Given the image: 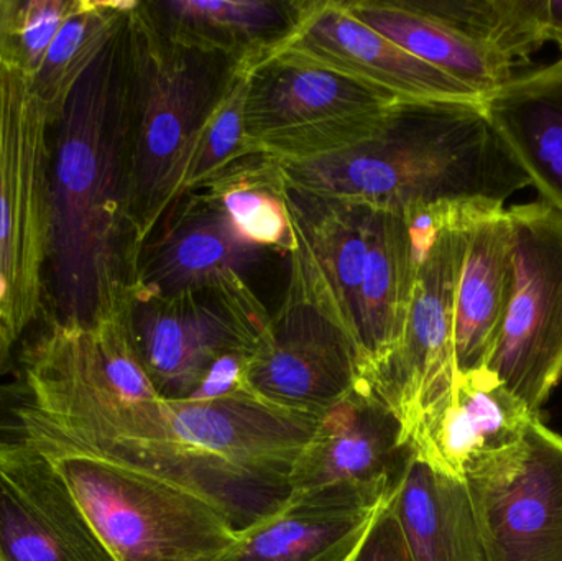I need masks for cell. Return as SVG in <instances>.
<instances>
[{
  "instance_id": "cell-1",
  "label": "cell",
  "mask_w": 562,
  "mask_h": 561,
  "mask_svg": "<svg viewBox=\"0 0 562 561\" xmlns=\"http://www.w3.org/2000/svg\"><path fill=\"white\" fill-rule=\"evenodd\" d=\"M128 13L49 121L52 234L40 319L58 325L114 315L134 285Z\"/></svg>"
},
{
  "instance_id": "cell-2",
  "label": "cell",
  "mask_w": 562,
  "mask_h": 561,
  "mask_svg": "<svg viewBox=\"0 0 562 561\" xmlns=\"http://www.w3.org/2000/svg\"><path fill=\"white\" fill-rule=\"evenodd\" d=\"M279 165L288 187L402 216L438 204L505 206L531 184L482 102H402L370 141L316 160Z\"/></svg>"
},
{
  "instance_id": "cell-3",
  "label": "cell",
  "mask_w": 562,
  "mask_h": 561,
  "mask_svg": "<svg viewBox=\"0 0 562 561\" xmlns=\"http://www.w3.org/2000/svg\"><path fill=\"white\" fill-rule=\"evenodd\" d=\"M319 415L288 411L250 389L217 401H165L154 440L94 457L140 468L216 504L244 532L290 497V474Z\"/></svg>"
},
{
  "instance_id": "cell-4",
  "label": "cell",
  "mask_w": 562,
  "mask_h": 561,
  "mask_svg": "<svg viewBox=\"0 0 562 561\" xmlns=\"http://www.w3.org/2000/svg\"><path fill=\"white\" fill-rule=\"evenodd\" d=\"M284 200L297 240L293 254L349 339L360 384L370 388L398 348L412 303L415 254L405 216L286 183Z\"/></svg>"
},
{
  "instance_id": "cell-5",
  "label": "cell",
  "mask_w": 562,
  "mask_h": 561,
  "mask_svg": "<svg viewBox=\"0 0 562 561\" xmlns=\"http://www.w3.org/2000/svg\"><path fill=\"white\" fill-rule=\"evenodd\" d=\"M131 38V217L138 249L180 201L198 135L223 98L236 63L170 42L140 0Z\"/></svg>"
},
{
  "instance_id": "cell-6",
  "label": "cell",
  "mask_w": 562,
  "mask_h": 561,
  "mask_svg": "<svg viewBox=\"0 0 562 561\" xmlns=\"http://www.w3.org/2000/svg\"><path fill=\"white\" fill-rule=\"evenodd\" d=\"M20 440L48 457L117 561H211L239 542L229 517L194 491L42 435Z\"/></svg>"
},
{
  "instance_id": "cell-7",
  "label": "cell",
  "mask_w": 562,
  "mask_h": 561,
  "mask_svg": "<svg viewBox=\"0 0 562 561\" xmlns=\"http://www.w3.org/2000/svg\"><path fill=\"white\" fill-rule=\"evenodd\" d=\"M49 115L26 76L0 65V336L42 318L52 234Z\"/></svg>"
},
{
  "instance_id": "cell-8",
  "label": "cell",
  "mask_w": 562,
  "mask_h": 561,
  "mask_svg": "<svg viewBox=\"0 0 562 561\" xmlns=\"http://www.w3.org/2000/svg\"><path fill=\"white\" fill-rule=\"evenodd\" d=\"M246 72L247 144L279 164L316 160L363 144L408 102L286 52Z\"/></svg>"
},
{
  "instance_id": "cell-9",
  "label": "cell",
  "mask_w": 562,
  "mask_h": 561,
  "mask_svg": "<svg viewBox=\"0 0 562 561\" xmlns=\"http://www.w3.org/2000/svg\"><path fill=\"white\" fill-rule=\"evenodd\" d=\"M474 204H438L405 214L415 254V282L405 332L370 389L398 418L409 440L425 415L458 379L456 289L465 244V216Z\"/></svg>"
},
{
  "instance_id": "cell-10",
  "label": "cell",
  "mask_w": 562,
  "mask_h": 561,
  "mask_svg": "<svg viewBox=\"0 0 562 561\" xmlns=\"http://www.w3.org/2000/svg\"><path fill=\"white\" fill-rule=\"evenodd\" d=\"M121 313L135 356L164 401L190 399L223 356H252L270 318L246 277L168 296L132 289Z\"/></svg>"
},
{
  "instance_id": "cell-11",
  "label": "cell",
  "mask_w": 562,
  "mask_h": 561,
  "mask_svg": "<svg viewBox=\"0 0 562 561\" xmlns=\"http://www.w3.org/2000/svg\"><path fill=\"white\" fill-rule=\"evenodd\" d=\"M507 214L510 299L487 369L540 414L562 379V214L543 201Z\"/></svg>"
},
{
  "instance_id": "cell-12",
  "label": "cell",
  "mask_w": 562,
  "mask_h": 561,
  "mask_svg": "<svg viewBox=\"0 0 562 561\" xmlns=\"http://www.w3.org/2000/svg\"><path fill=\"white\" fill-rule=\"evenodd\" d=\"M464 481L491 561H562V437L540 415Z\"/></svg>"
},
{
  "instance_id": "cell-13",
  "label": "cell",
  "mask_w": 562,
  "mask_h": 561,
  "mask_svg": "<svg viewBox=\"0 0 562 561\" xmlns=\"http://www.w3.org/2000/svg\"><path fill=\"white\" fill-rule=\"evenodd\" d=\"M290 257L286 293L247 362V385L277 407L321 415L360 384L359 368L349 339Z\"/></svg>"
},
{
  "instance_id": "cell-14",
  "label": "cell",
  "mask_w": 562,
  "mask_h": 561,
  "mask_svg": "<svg viewBox=\"0 0 562 561\" xmlns=\"http://www.w3.org/2000/svg\"><path fill=\"white\" fill-rule=\"evenodd\" d=\"M0 561H117L48 457L23 440L0 445Z\"/></svg>"
},
{
  "instance_id": "cell-15",
  "label": "cell",
  "mask_w": 562,
  "mask_h": 561,
  "mask_svg": "<svg viewBox=\"0 0 562 561\" xmlns=\"http://www.w3.org/2000/svg\"><path fill=\"white\" fill-rule=\"evenodd\" d=\"M408 458L398 418L373 389L359 384L317 418L291 470V493L350 487L392 496Z\"/></svg>"
},
{
  "instance_id": "cell-16",
  "label": "cell",
  "mask_w": 562,
  "mask_h": 561,
  "mask_svg": "<svg viewBox=\"0 0 562 561\" xmlns=\"http://www.w3.org/2000/svg\"><path fill=\"white\" fill-rule=\"evenodd\" d=\"M281 52L359 79L403 101L482 102L484 98L373 32L346 9L344 0H303L296 29Z\"/></svg>"
},
{
  "instance_id": "cell-17",
  "label": "cell",
  "mask_w": 562,
  "mask_h": 561,
  "mask_svg": "<svg viewBox=\"0 0 562 561\" xmlns=\"http://www.w3.org/2000/svg\"><path fill=\"white\" fill-rule=\"evenodd\" d=\"M266 250L244 239L206 191L193 190L165 214L142 244L132 289L168 296L216 285L246 277Z\"/></svg>"
},
{
  "instance_id": "cell-18",
  "label": "cell",
  "mask_w": 562,
  "mask_h": 561,
  "mask_svg": "<svg viewBox=\"0 0 562 561\" xmlns=\"http://www.w3.org/2000/svg\"><path fill=\"white\" fill-rule=\"evenodd\" d=\"M396 493V491H395ZM350 487L291 493L267 519L211 561H356L393 496Z\"/></svg>"
},
{
  "instance_id": "cell-19",
  "label": "cell",
  "mask_w": 562,
  "mask_h": 561,
  "mask_svg": "<svg viewBox=\"0 0 562 561\" xmlns=\"http://www.w3.org/2000/svg\"><path fill=\"white\" fill-rule=\"evenodd\" d=\"M538 415L488 369L458 374L416 428L409 453L436 473L464 480L482 458L520 441Z\"/></svg>"
},
{
  "instance_id": "cell-20",
  "label": "cell",
  "mask_w": 562,
  "mask_h": 561,
  "mask_svg": "<svg viewBox=\"0 0 562 561\" xmlns=\"http://www.w3.org/2000/svg\"><path fill=\"white\" fill-rule=\"evenodd\" d=\"M512 226L507 207L474 204L465 216V244L456 289L458 374L487 369L510 299Z\"/></svg>"
},
{
  "instance_id": "cell-21",
  "label": "cell",
  "mask_w": 562,
  "mask_h": 561,
  "mask_svg": "<svg viewBox=\"0 0 562 561\" xmlns=\"http://www.w3.org/2000/svg\"><path fill=\"white\" fill-rule=\"evenodd\" d=\"M142 7L170 42L226 56L249 71L283 49L303 0H158Z\"/></svg>"
},
{
  "instance_id": "cell-22",
  "label": "cell",
  "mask_w": 562,
  "mask_h": 561,
  "mask_svg": "<svg viewBox=\"0 0 562 561\" xmlns=\"http://www.w3.org/2000/svg\"><path fill=\"white\" fill-rule=\"evenodd\" d=\"M482 108L541 201L562 214V56L488 92Z\"/></svg>"
},
{
  "instance_id": "cell-23",
  "label": "cell",
  "mask_w": 562,
  "mask_h": 561,
  "mask_svg": "<svg viewBox=\"0 0 562 561\" xmlns=\"http://www.w3.org/2000/svg\"><path fill=\"white\" fill-rule=\"evenodd\" d=\"M393 509L415 561H491L464 480L436 473L409 453Z\"/></svg>"
},
{
  "instance_id": "cell-24",
  "label": "cell",
  "mask_w": 562,
  "mask_h": 561,
  "mask_svg": "<svg viewBox=\"0 0 562 561\" xmlns=\"http://www.w3.org/2000/svg\"><path fill=\"white\" fill-rule=\"evenodd\" d=\"M344 5L373 32L482 96L517 76V61L465 38L413 0H344Z\"/></svg>"
},
{
  "instance_id": "cell-25",
  "label": "cell",
  "mask_w": 562,
  "mask_h": 561,
  "mask_svg": "<svg viewBox=\"0 0 562 561\" xmlns=\"http://www.w3.org/2000/svg\"><path fill=\"white\" fill-rule=\"evenodd\" d=\"M233 221L240 236L263 249L293 254L297 249L284 200V183L276 160L256 155L231 168L206 187Z\"/></svg>"
},
{
  "instance_id": "cell-26",
  "label": "cell",
  "mask_w": 562,
  "mask_h": 561,
  "mask_svg": "<svg viewBox=\"0 0 562 561\" xmlns=\"http://www.w3.org/2000/svg\"><path fill=\"white\" fill-rule=\"evenodd\" d=\"M135 3V0H79L75 12L63 23L58 35L53 40L42 68L35 78L30 79L49 115L58 111L72 86L101 52L115 26L134 9Z\"/></svg>"
},
{
  "instance_id": "cell-27",
  "label": "cell",
  "mask_w": 562,
  "mask_h": 561,
  "mask_svg": "<svg viewBox=\"0 0 562 561\" xmlns=\"http://www.w3.org/2000/svg\"><path fill=\"white\" fill-rule=\"evenodd\" d=\"M413 3L465 38L518 65L528 61L547 43L541 22L543 0H413Z\"/></svg>"
},
{
  "instance_id": "cell-28",
  "label": "cell",
  "mask_w": 562,
  "mask_h": 561,
  "mask_svg": "<svg viewBox=\"0 0 562 561\" xmlns=\"http://www.w3.org/2000/svg\"><path fill=\"white\" fill-rule=\"evenodd\" d=\"M246 96L247 72L237 69L226 92L198 135L181 198L190 191L213 183L240 161L256 157L247 144L244 131Z\"/></svg>"
},
{
  "instance_id": "cell-29",
  "label": "cell",
  "mask_w": 562,
  "mask_h": 561,
  "mask_svg": "<svg viewBox=\"0 0 562 561\" xmlns=\"http://www.w3.org/2000/svg\"><path fill=\"white\" fill-rule=\"evenodd\" d=\"M79 0H0V65L33 79Z\"/></svg>"
},
{
  "instance_id": "cell-30",
  "label": "cell",
  "mask_w": 562,
  "mask_h": 561,
  "mask_svg": "<svg viewBox=\"0 0 562 561\" xmlns=\"http://www.w3.org/2000/svg\"><path fill=\"white\" fill-rule=\"evenodd\" d=\"M356 561H415L393 509V500L376 520Z\"/></svg>"
},
{
  "instance_id": "cell-31",
  "label": "cell",
  "mask_w": 562,
  "mask_h": 561,
  "mask_svg": "<svg viewBox=\"0 0 562 561\" xmlns=\"http://www.w3.org/2000/svg\"><path fill=\"white\" fill-rule=\"evenodd\" d=\"M249 358L250 355H246V352H231V355L217 359L204 375L200 388L187 401H217V399L229 397V395L247 391L249 389L247 385Z\"/></svg>"
},
{
  "instance_id": "cell-32",
  "label": "cell",
  "mask_w": 562,
  "mask_h": 561,
  "mask_svg": "<svg viewBox=\"0 0 562 561\" xmlns=\"http://www.w3.org/2000/svg\"><path fill=\"white\" fill-rule=\"evenodd\" d=\"M541 22L547 42L558 43L562 49V0H543Z\"/></svg>"
}]
</instances>
